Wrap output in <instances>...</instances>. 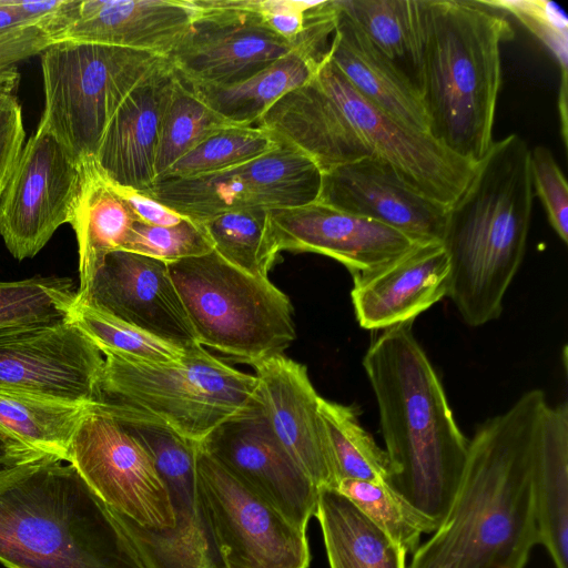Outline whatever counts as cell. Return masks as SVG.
I'll use <instances>...</instances> for the list:
<instances>
[{"instance_id":"obj_1","label":"cell","mask_w":568,"mask_h":568,"mask_svg":"<svg viewBox=\"0 0 568 568\" xmlns=\"http://www.w3.org/2000/svg\"><path fill=\"white\" fill-rule=\"evenodd\" d=\"M547 405L531 389L478 427L450 509L408 568L526 567L539 544L535 464Z\"/></svg>"},{"instance_id":"obj_2","label":"cell","mask_w":568,"mask_h":568,"mask_svg":"<svg viewBox=\"0 0 568 568\" xmlns=\"http://www.w3.org/2000/svg\"><path fill=\"white\" fill-rule=\"evenodd\" d=\"M255 125L310 156L322 172L361 159L382 160L409 187L446 209L476 168L371 103L328 55L308 82L284 94Z\"/></svg>"},{"instance_id":"obj_3","label":"cell","mask_w":568,"mask_h":568,"mask_svg":"<svg viewBox=\"0 0 568 568\" xmlns=\"http://www.w3.org/2000/svg\"><path fill=\"white\" fill-rule=\"evenodd\" d=\"M412 324L384 329L367 348L363 366L390 463L387 485L437 529L463 479L469 439Z\"/></svg>"},{"instance_id":"obj_4","label":"cell","mask_w":568,"mask_h":568,"mask_svg":"<svg viewBox=\"0 0 568 568\" xmlns=\"http://www.w3.org/2000/svg\"><path fill=\"white\" fill-rule=\"evenodd\" d=\"M529 159L520 135L494 141L447 211L440 241L450 265L447 297L469 326L500 316L524 260L532 212Z\"/></svg>"},{"instance_id":"obj_5","label":"cell","mask_w":568,"mask_h":568,"mask_svg":"<svg viewBox=\"0 0 568 568\" xmlns=\"http://www.w3.org/2000/svg\"><path fill=\"white\" fill-rule=\"evenodd\" d=\"M513 39L490 1L424 0L420 97L429 134L475 165L494 143L500 49Z\"/></svg>"},{"instance_id":"obj_6","label":"cell","mask_w":568,"mask_h":568,"mask_svg":"<svg viewBox=\"0 0 568 568\" xmlns=\"http://www.w3.org/2000/svg\"><path fill=\"white\" fill-rule=\"evenodd\" d=\"M50 458L0 484V562L7 568H149L71 464Z\"/></svg>"},{"instance_id":"obj_7","label":"cell","mask_w":568,"mask_h":568,"mask_svg":"<svg viewBox=\"0 0 568 568\" xmlns=\"http://www.w3.org/2000/svg\"><path fill=\"white\" fill-rule=\"evenodd\" d=\"M102 354L95 404L143 410L192 442L201 443L226 420L261 407L255 375L233 368L203 346L173 364Z\"/></svg>"},{"instance_id":"obj_8","label":"cell","mask_w":568,"mask_h":568,"mask_svg":"<svg viewBox=\"0 0 568 568\" xmlns=\"http://www.w3.org/2000/svg\"><path fill=\"white\" fill-rule=\"evenodd\" d=\"M199 343L253 365L281 355L296 337L290 298L268 277L207 254L168 263Z\"/></svg>"},{"instance_id":"obj_9","label":"cell","mask_w":568,"mask_h":568,"mask_svg":"<svg viewBox=\"0 0 568 568\" xmlns=\"http://www.w3.org/2000/svg\"><path fill=\"white\" fill-rule=\"evenodd\" d=\"M44 108L38 128L80 164L94 159L121 103L166 62L156 54L97 43L63 41L41 52Z\"/></svg>"},{"instance_id":"obj_10","label":"cell","mask_w":568,"mask_h":568,"mask_svg":"<svg viewBox=\"0 0 568 568\" xmlns=\"http://www.w3.org/2000/svg\"><path fill=\"white\" fill-rule=\"evenodd\" d=\"M322 170L287 144L254 160L209 174L162 179L145 194L181 215L201 222L241 209H290L317 201Z\"/></svg>"},{"instance_id":"obj_11","label":"cell","mask_w":568,"mask_h":568,"mask_svg":"<svg viewBox=\"0 0 568 568\" xmlns=\"http://www.w3.org/2000/svg\"><path fill=\"white\" fill-rule=\"evenodd\" d=\"M67 463L111 511L146 529L174 527L170 496L151 454L94 403L72 437Z\"/></svg>"},{"instance_id":"obj_12","label":"cell","mask_w":568,"mask_h":568,"mask_svg":"<svg viewBox=\"0 0 568 568\" xmlns=\"http://www.w3.org/2000/svg\"><path fill=\"white\" fill-rule=\"evenodd\" d=\"M197 486L226 568H308L306 530L232 476L199 444Z\"/></svg>"},{"instance_id":"obj_13","label":"cell","mask_w":568,"mask_h":568,"mask_svg":"<svg viewBox=\"0 0 568 568\" xmlns=\"http://www.w3.org/2000/svg\"><path fill=\"white\" fill-rule=\"evenodd\" d=\"M199 16L168 57L189 87L241 82L296 49L270 30L244 0H193Z\"/></svg>"},{"instance_id":"obj_14","label":"cell","mask_w":568,"mask_h":568,"mask_svg":"<svg viewBox=\"0 0 568 568\" xmlns=\"http://www.w3.org/2000/svg\"><path fill=\"white\" fill-rule=\"evenodd\" d=\"M79 182L80 164L37 128L0 196V236L14 258L36 256L69 223Z\"/></svg>"},{"instance_id":"obj_15","label":"cell","mask_w":568,"mask_h":568,"mask_svg":"<svg viewBox=\"0 0 568 568\" xmlns=\"http://www.w3.org/2000/svg\"><path fill=\"white\" fill-rule=\"evenodd\" d=\"M104 365L69 318L0 333V390L92 404Z\"/></svg>"},{"instance_id":"obj_16","label":"cell","mask_w":568,"mask_h":568,"mask_svg":"<svg viewBox=\"0 0 568 568\" xmlns=\"http://www.w3.org/2000/svg\"><path fill=\"white\" fill-rule=\"evenodd\" d=\"M200 447L295 526L307 529L320 488L278 442L261 407L226 420Z\"/></svg>"},{"instance_id":"obj_17","label":"cell","mask_w":568,"mask_h":568,"mask_svg":"<svg viewBox=\"0 0 568 568\" xmlns=\"http://www.w3.org/2000/svg\"><path fill=\"white\" fill-rule=\"evenodd\" d=\"M83 300L183 349L202 346L168 263L161 260L122 250L111 252Z\"/></svg>"},{"instance_id":"obj_18","label":"cell","mask_w":568,"mask_h":568,"mask_svg":"<svg viewBox=\"0 0 568 568\" xmlns=\"http://www.w3.org/2000/svg\"><path fill=\"white\" fill-rule=\"evenodd\" d=\"M270 215L280 251L332 257L352 275L383 266L419 243L396 229L320 201L273 209Z\"/></svg>"},{"instance_id":"obj_19","label":"cell","mask_w":568,"mask_h":568,"mask_svg":"<svg viewBox=\"0 0 568 568\" xmlns=\"http://www.w3.org/2000/svg\"><path fill=\"white\" fill-rule=\"evenodd\" d=\"M263 414L285 450L320 488H336L338 475L320 398L304 365L275 355L252 365Z\"/></svg>"},{"instance_id":"obj_20","label":"cell","mask_w":568,"mask_h":568,"mask_svg":"<svg viewBox=\"0 0 568 568\" xmlns=\"http://www.w3.org/2000/svg\"><path fill=\"white\" fill-rule=\"evenodd\" d=\"M317 201L383 223L419 243L442 241L448 211L409 187L389 164L373 158L324 171Z\"/></svg>"},{"instance_id":"obj_21","label":"cell","mask_w":568,"mask_h":568,"mask_svg":"<svg viewBox=\"0 0 568 568\" xmlns=\"http://www.w3.org/2000/svg\"><path fill=\"white\" fill-rule=\"evenodd\" d=\"M450 265L439 241L417 243L373 271L353 275L351 298L365 329H386L414 322L447 297Z\"/></svg>"},{"instance_id":"obj_22","label":"cell","mask_w":568,"mask_h":568,"mask_svg":"<svg viewBox=\"0 0 568 568\" xmlns=\"http://www.w3.org/2000/svg\"><path fill=\"white\" fill-rule=\"evenodd\" d=\"M176 81L166 60L130 92L111 118L94 160L113 183L144 192L156 181L161 123Z\"/></svg>"},{"instance_id":"obj_23","label":"cell","mask_w":568,"mask_h":568,"mask_svg":"<svg viewBox=\"0 0 568 568\" xmlns=\"http://www.w3.org/2000/svg\"><path fill=\"white\" fill-rule=\"evenodd\" d=\"M199 13L193 0H79L59 42L105 44L168 59Z\"/></svg>"},{"instance_id":"obj_24","label":"cell","mask_w":568,"mask_h":568,"mask_svg":"<svg viewBox=\"0 0 568 568\" xmlns=\"http://www.w3.org/2000/svg\"><path fill=\"white\" fill-rule=\"evenodd\" d=\"M196 458L180 457L158 468L173 508V528L146 529L112 511L149 568H226L200 496Z\"/></svg>"},{"instance_id":"obj_25","label":"cell","mask_w":568,"mask_h":568,"mask_svg":"<svg viewBox=\"0 0 568 568\" xmlns=\"http://www.w3.org/2000/svg\"><path fill=\"white\" fill-rule=\"evenodd\" d=\"M336 11L329 60L375 106L398 122L429 134V120L418 90L364 32L337 8Z\"/></svg>"},{"instance_id":"obj_26","label":"cell","mask_w":568,"mask_h":568,"mask_svg":"<svg viewBox=\"0 0 568 568\" xmlns=\"http://www.w3.org/2000/svg\"><path fill=\"white\" fill-rule=\"evenodd\" d=\"M135 221L131 207L95 160L81 162L79 189L69 221L78 245L80 285L77 298L83 300L89 295L105 257L123 248Z\"/></svg>"},{"instance_id":"obj_27","label":"cell","mask_w":568,"mask_h":568,"mask_svg":"<svg viewBox=\"0 0 568 568\" xmlns=\"http://www.w3.org/2000/svg\"><path fill=\"white\" fill-rule=\"evenodd\" d=\"M329 48L327 39L310 36L288 54L241 82L190 88L229 123L254 125L284 94L315 75Z\"/></svg>"},{"instance_id":"obj_28","label":"cell","mask_w":568,"mask_h":568,"mask_svg":"<svg viewBox=\"0 0 568 568\" xmlns=\"http://www.w3.org/2000/svg\"><path fill=\"white\" fill-rule=\"evenodd\" d=\"M539 544L555 568H568V406L547 405L535 464Z\"/></svg>"},{"instance_id":"obj_29","label":"cell","mask_w":568,"mask_h":568,"mask_svg":"<svg viewBox=\"0 0 568 568\" xmlns=\"http://www.w3.org/2000/svg\"><path fill=\"white\" fill-rule=\"evenodd\" d=\"M315 517L329 568H406V552L348 498L322 488Z\"/></svg>"},{"instance_id":"obj_30","label":"cell","mask_w":568,"mask_h":568,"mask_svg":"<svg viewBox=\"0 0 568 568\" xmlns=\"http://www.w3.org/2000/svg\"><path fill=\"white\" fill-rule=\"evenodd\" d=\"M420 94L424 0H334Z\"/></svg>"},{"instance_id":"obj_31","label":"cell","mask_w":568,"mask_h":568,"mask_svg":"<svg viewBox=\"0 0 568 568\" xmlns=\"http://www.w3.org/2000/svg\"><path fill=\"white\" fill-rule=\"evenodd\" d=\"M92 404L0 390V435L67 462L72 437Z\"/></svg>"},{"instance_id":"obj_32","label":"cell","mask_w":568,"mask_h":568,"mask_svg":"<svg viewBox=\"0 0 568 568\" xmlns=\"http://www.w3.org/2000/svg\"><path fill=\"white\" fill-rule=\"evenodd\" d=\"M214 251L231 265L257 277H268L281 252L270 210L241 209L201 221Z\"/></svg>"},{"instance_id":"obj_33","label":"cell","mask_w":568,"mask_h":568,"mask_svg":"<svg viewBox=\"0 0 568 568\" xmlns=\"http://www.w3.org/2000/svg\"><path fill=\"white\" fill-rule=\"evenodd\" d=\"M320 413L328 435L338 481L354 479L388 484L392 471L388 456L361 425L356 408L321 397Z\"/></svg>"},{"instance_id":"obj_34","label":"cell","mask_w":568,"mask_h":568,"mask_svg":"<svg viewBox=\"0 0 568 568\" xmlns=\"http://www.w3.org/2000/svg\"><path fill=\"white\" fill-rule=\"evenodd\" d=\"M69 318L101 353L151 364H173L183 361L193 349L172 345L77 297Z\"/></svg>"},{"instance_id":"obj_35","label":"cell","mask_w":568,"mask_h":568,"mask_svg":"<svg viewBox=\"0 0 568 568\" xmlns=\"http://www.w3.org/2000/svg\"><path fill=\"white\" fill-rule=\"evenodd\" d=\"M75 297L70 277L37 275L0 282V333L62 321Z\"/></svg>"},{"instance_id":"obj_36","label":"cell","mask_w":568,"mask_h":568,"mask_svg":"<svg viewBox=\"0 0 568 568\" xmlns=\"http://www.w3.org/2000/svg\"><path fill=\"white\" fill-rule=\"evenodd\" d=\"M227 125L232 124L178 77L161 123L156 180L180 158Z\"/></svg>"},{"instance_id":"obj_37","label":"cell","mask_w":568,"mask_h":568,"mask_svg":"<svg viewBox=\"0 0 568 568\" xmlns=\"http://www.w3.org/2000/svg\"><path fill=\"white\" fill-rule=\"evenodd\" d=\"M278 145L280 142L256 125H227L180 158L158 180L223 171L264 155Z\"/></svg>"},{"instance_id":"obj_38","label":"cell","mask_w":568,"mask_h":568,"mask_svg":"<svg viewBox=\"0 0 568 568\" xmlns=\"http://www.w3.org/2000/svg\"><path fill=\"white\" fill-rule=\"evenodd\" d=\"M377 527L397 542L406 554L420 545L423 534H433L436 527L416 513L387 484L342 479L336 488Z\"/></svg>"},{"instance_id":"obj_39","label":"cell","mask_w":568,"mask_h":568,"mask_svg":"<svg viewBox=\"0 0 568 568\" xmlns=\"http://www.w3.org/2000/svg\"><path fill=\"white\" fill-rule=\"evenodd\" d=\"M213 250L202 223L187 217L172 226H153L135 221L122 248L166 263L201 256Z\"/></svg>"},{"instance_id":"obj_40","label":"cell","mask_w":568,"mask_h":568,"mask_svg":"<svg viewBox=\"0 0 568 568\" xmlns=\"http://www.w3.org/2000/svg\"><path fill=\"white\" fill-rule=\"evenodd\" d=\"M530 175L550 226L559 239L568 242V185L552 153L545 145L530 150Z\"/></svg>"},{"instance_id":"obj_41","label":"cell","mask_w":568,"mask_h":568,"mask_svg":"<svg viewBox=\"0 0 568 568\" xmlns=\"http://www.w3.org/2000/svg\"><path fill=\"white\" fill-rule=\"evenodd\" d=\"M514 14L526 28L548 47L567 73V16L552 1H490Z\"/></svg>"},{"instance_id":"obj_42","label":"cell","mask_w":568,"mask_h":568,"mask_svg":"<svg viewBox=\"0 0 568 568\" xmlns=\"http://www.w3.org/2000/svg\"><path fill=\"white\" fill-rule=\"evenodd\" d=\"M19 78L14 68L0 80V196L24 146L22 109L16 94Z\"/></svg>"},{"instance_id":"obj_43","label":"cell","mask_w":568,"mask_h":568,"mask_svg":"<svg viewBox=\"0 0 568 568\" xmlns=\"http://www.w3.org/2000/svg\"><path fill=\"white\" fill-rule=\"evenodd\" d=\"M246 9L257 13L274 33L297 44L306 28L307 11L314 2L295 0H244Z\"/></svg>"},{"instance_id":"obj_44","label":"cell","mask_w":568,"mask_h":568,"mask_svg":"<svg viewBox=\"0 0 568 568\" xmlns=\"http://www.w3.org/2000/svg\"><path fill=\"white\" fill-rule=\"evenodd\" d=\"M54 39L41 29L32 26L17 27L0 32V74L17 63L36 54H41Z\"/></svg>"},{"instance_id":"obj_45","label":"cell","mask_w":568,"mask_h":568,"mask_svg":"<svg viewBox=\"0 0 568 568\" xmlns=\"http://www.w3.org/2000/svg\"><path fill=\"white\" fill-rule=\"evenodd\" d=\"M113 184L118 193L131 207L136 220L142 223L153 226H172L186 219L144 192Z\"/></svg>"},{"instance_id":"obj_46","label":"cell","mask_w":568,"mask_h":568,"mask_svg":"<svg viewBox=\"0 0 568 568\" xmlns=\"http://www.w3.org/2000/svg\"><path fill=\"white\" fill-rule=\"evenodd\" d=\"M50 458L53 457L31 450L0 435V484L16 474Z\"/></svg>"},{"instance_id":"obj_47","label":"cell","mask_w":568,"mask_h":568,"mask_svg":"<svg viewBox=\"0 0 568 568\" xmlns=\"http://www.w3.org/2000/svg\"><path fill=\"white\" fill-rule=\"evenodd\" d=\"M26 24L18 14L13 0H0V32Z\"/></svg>"},{"instance_id":"obj_48","label":"cell","mask_w":568,"mask_h":568,"mask_svg":"<svg viewBox=\"0 0 568 568\" xmlns=\"http://www.w3.org/2000/svg\"><path fill=\"white\" fill-rule=\"evenodd\" d=\"M17 68V67H14ZM14 68L8 70V71H4L3 73L0 74V80H2L11 70H13Z\"/></svg>"}]
</instances>
